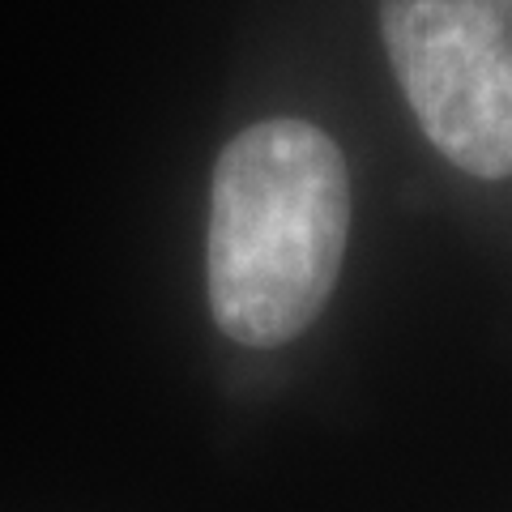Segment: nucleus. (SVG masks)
I'll return each instance as SVG.
<instances>
[{
    "label": "nucleus",
    "instance_id": "nucleus-1",
    "mask_svg": "<svg viewBox=\"0 0 512 512\" xmlns=\"http://www.w3.org/2000/svg\"><path fill=\"white\" fill-rule=\"evenodd\" d=\"M350 235L346 158L308 120H261L222 146L210 184L205 291L239 346H282L325 312Z\"/></svg>",
    "mask_w": 512,
    "mask_h": 512
},
{
    "label": "nucleus",
    "instance_id": "nucleus-2",
    "mask_svg": "<svg viewBox=\"0 0 512 512\" xmlns=\"http://www.w3.org/2000/svg\"><path fill=\"white\" fill-rule=\"evenodd\" d=\"M380 35L431 146L512 180V0H380Z\"/></svg>",
    "mask_w": 512,
    "mask_h": 512
}]
</instances>
